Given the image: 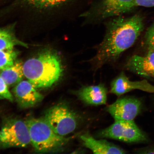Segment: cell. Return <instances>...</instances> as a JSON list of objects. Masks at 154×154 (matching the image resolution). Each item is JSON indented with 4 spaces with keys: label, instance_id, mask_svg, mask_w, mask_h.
<instances>
[{
    "label": "cell",
    "instance_id": "7a4b0ae2",
    "mask_svg": "<svg viewBox=\"0 0 154 154\" xmlns=\"http://www.w3.org/2000/svg\"><path fill=\"white\" fill-rule=\"evenodd\" d=\"M25 77L35 87H50L62 77L63 68L60 56L55 52L43 51L23 64Z\"/></svg>",
    "mask_w": 154,
    "mask_h": 154
},
{
    "label": "cell",
    "instance_id": "5bb4252c",
    "mask_svg": "<svg viewBox=\"0 0 154 154\" xmlns=\"http://www.w3.org/2000/svg\"><path fill=\"white\" fill-rule=\"evenodd\" d=\"M23 64L20 61H16L12 66L1 70L0 76L8 87H14L23 79Z\"/></svg>",
    "mask_w": 154,
    "mask_h": 154
},
{
    "label": "cell",
    "instance_id": "8fae6325",
    "mask_svg": "<svg viewBox=\"0 0 154 154\" xmlns=\"http://www.w3.org/2000/svg\"><path fill=\"white\" fill-rule=\"evenodd\" d=\"M130 72L147 78H154V51H149L145 55H134L125 65Z\"/></svg>",
    "mask_w": 154,
    "mask_h": 154
},
{
    "label": "cell",
    "instance_id": "ffe728a7",
    "mask_svg": "<svg viewBox=\"0 0 154 154\" xmlns=\"http://www.w3.org/2000/svg\"><path fill=\"white\" fill-rule=\"evenodd\" d=\"M135 5L136 6L146 7H154V0H134Z\"/></svg>",
    "mask_w": 154,
    "mask_h": 154
},
{
    "label": "cell",
    "instance_id": "e0dca14e",
    "mask_svg": "<svg viewBox=\"0 0 154 154\" xmlns=\"http://www.w3.org/2000/svg\"><path fill=\"white\" fill-rule=\"evenodd\" d=\"M18 54V52L14 49L0 50V70L12 66Z\"/></svg>",
    "mask_w": 154,
    "mask_h": 154
},
{
    "label": "cell",
    "instance_id": "3957f363",
    "mask_svg": "<svg viewBox=\"0 0 154 154\" xmlns=\"http://www.w3.org/2000/svg\"><path fill=\"white\" fill-rule=\"evenodd\" d=\"M29 132L31 144L40 153L55 152L63 151L73 137L59 135L44 118H32L26 121Z\"/></svg>",
    "mask_w": 154,
    "mask_h": 154
},
{
    "label": "cell",
    "instance_id": "ba28073f",
    "mask_svg": "<svg viewBox=\"0 0 154 154\" xmlns=\"http://www.w3.org/2000/svg\"><path fill=\"white\" fill-rule=\"evenodd\" d=\"M141 102L136 98L121 97L106 107V111L117 120H134L141 109Z\"/></svg>",
    "mask_w": 154,
    "mask_h": 154
},
{
    "label": "cell",
    "instance_id": "52a82bcc",
    "mask_svg": "<svg viewBox=\"0 0 154 154\" xmlns=\"http://www.w3.org/2000/svg\"><path fill=\"white\" fill-rule=\"evenodd\" d=\"M135 7L134 0H102L95 10L85 13L82 17L94 20H101L121 16L132 11Z\"/></svg>",
    "mask_w": 154,
    "mask_h": 154
},
{
    "label": "cell",
    "instance_id": "277c9868",
    "mask_svg": "<svg viewBox=\"0 0 154 154\" xmlns=\"http://www.w3.org/2000/svg\"><path fill=\"white\" fill-rule=\"evenodd\" d=\"M44 119L56 133L62 136L72 133L78 125V115L65 103L53 106L46 113Z\"/></svg>",
    "mask_w": 154,
    "mask_h": 154
},
{
    "label": "cell",
    "instance_id": "5b68a950",
    "mask_svg": "<svg viewBox=\"0 0 154 154\" xmlns=\"http://www.w3.org/2000/svg\"><path fill=\"white\" fill-rule=\"evenodd\" d=\"M30 144L26 122L17 118L6 120L0 130V149L24 147Z\"/></svg>",
    "mask_w": 154,
    "mask_h": 154
},
{
    "label": "cell",
    "instance_id": "7c38bea8",
    "mask_svg": "<svg viewBox=\"0 0 154 154\" xmlns=\"http://www.w3.org/2000/svg\"><path fill=\"white\" fill-rule=\"evenodd\" d=\"M108 90L104 85L85 86L74 92L83 103L91 106L105 105L107 101Z\"/></svg>",
    "mask_w": 154,
    "mask_h": 154
},
{
    "label": "cell",
    "instance_id": "2e32d148",
    "mask_svg": "<svg viewBox=\"0 0 154 154\" xmlns=\"http://www.w3.org/2000/svg\"><path fill=\"white\" fill-rule=\"evenodd\" d=\"M23 3L38 9L52 8L63 4L69 0H20Z\"/></svg>",
    "mask_w": 154,
    "mask_h": 154
},
{
    "label": "cell",
    "instance_id": "9c48e42d",
    "mask_svg": "<svg viewBox=\"0 0 154 154\" xmlns=\"http://www.w3.org/2000/svg\"><path fill=\"white\" fill-rule=\"evenodd\" d=\"M13 93L17 103L23 108L34 106L41 102L44 97L28 80H23L14 86Z\"/></svg>",
    "mask_w": 154,
    "mask_h": 154
},
{
    "label": "cell",
    "instance_id": "ac0fdd59",
    "mask_svg": "<svg viewBox=\"0 0 154 154\" xmlns=\"http://www.w3.org/2000/svg\"><path fill=\"white\" fill-rule=\"evenodd\" d=\"M144 43L149 51H154V22L146 32Z\"/></svg>",
    "mask_w": 154,
    "mask_h": 154
},
{
    "label": "cell",
    "instance_id": "6da1fadb",
    "mask_svg": "<svg viewBox=\"0 0 154 154\" xmlns=\"http://www.w3.org/2000/svg\"><path fill=\"white\" fill-rule=\"evenodd\" d=\"M144 27L143 18L139 15L128 18L119 16L109 20L104 37L89 61L94 68L97 69L117 61L123 52L134 45Z\"/></svg>",
    "mask_w": 154,
    "mask_h": 154
},
{
    "label": "cell",
    "instance_id": "4fadbf2b",
    "mask_svg": "<svg viewBox=\"0 0 154 154\" xmlns=\"http://www.w3.org/2000/svg\"><path fill=\"white\" fill-rule=\"evenodd\" d=\"M83 145L95 154H125L126 151L106 140L95 139L89 133L81 135Z\"/></svg>",
    "mask_w": 154,
    "mask_h": 154
},
{
    "label": "cell",
    "instance_id": "30bf717a",
    "mask_svg": "<svg viewBox=\"0 0 154 154\" xmlns=\"http://www.w3.org/2000/svg\"><path fill=\"white\" fill-rule=\"evenodd\" d=\"M139 90L149 93H154V86L147 80L133 82L130 81L124 72H121L110 85V93L118 97L134 90Z\"/></svg>",
    "mask_w": 154,
    "mask_h": 154
},
{
    "label": "cell",
    "instance_id": "9a60e30c",
    "mask_svg": "<svg viewBox=\"0 0 154 154\" xmlns=\"http://www.w3.org/2000/svg\"><path fill=\"white\" fill-rule=\"evenodd\" d=\"M17 45L28 47L27 44L16 38L11 28L0 29V50L13 49Z\"/></svg>",
    "mask_w": 154,
    "mask_h": 154
},
{
    "label": "cell",
    "instance_id": "8992f818",
    "mask_svg": "<svg viewBox=\"0 0 154 154\" xmlns=\"http://www.w3.org/2000/svg\"><path fill=\"white\" fill-rule=\"evenodd\" d=\"M98 136L128 143L143 142L147 138L134 120H117L99 132Z\"/></svg>",
    "mask_w": 154,
    "mask_h": 154
},
{
    "label": "cell",
    "instance_id": "d6986e66",
    "mask_svg": "<svg viewBox=\"0 0 154 154\" xmlns=\"http://www.w3.org/2000/svg\"><path fill=\"white\" fill-rule=\"evenodd\" d=\"M8 87L0 76V99H6L11 102L14 100V97L9 91Z\"/></svg>",
    "mask_w": 154,
    "mask_h": 154
}]
</instances>
